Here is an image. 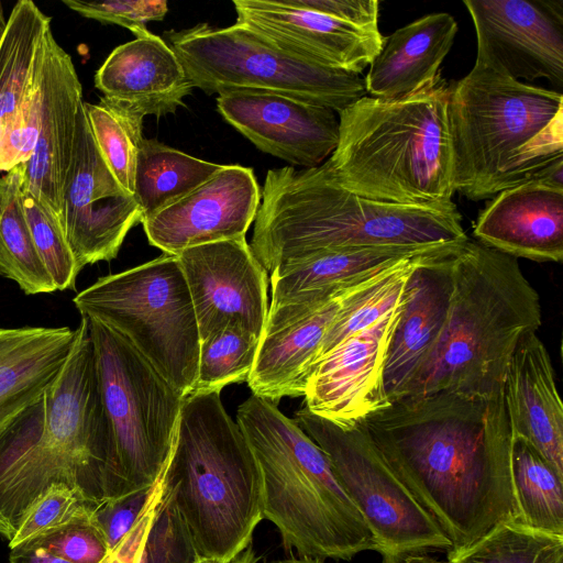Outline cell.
I'll list each match as a JSON object with an SVG mask.
<instances>
[{
  "label": "cell",
  "instance_id": "cell-1",
  "mask_svg": "<svg viewBox=\"0 0 563 563\" xmlns=\"http://www.w3.org/2000/svg\"><path fill=\"white\" fill-rule=\"evenodd\" d=\"M361 422L448 536V552L468 548L499 523L518 521L504 389L487 399L448 391L405 397Z\"/></svg>",
  "mask_w": 563,
  "mask_h": 563
},
{
  "label": "cell",
  "instance_id": "cell-2",
  "mask_svg": "<svg viewBox=\"0 0 563 563\" xmlns=\"http://www.w3.org/2000/svg\"><path fill=\"white\" fill-rule=\"evenodd\" d=\"M467 239L454 203L411 206L373 200L338 184L321 164L267 172L250 246L272 273L324 252L448 245Z\"/></svg>",
  "mask_w": 563,
  "mask_h": 563
},
{
  "label": "cell",
  "instance_id": "cell-3",
  "mask_svg": "<svg viewBox=\"0 0 563 563\" xmlns=\"http://www.w3.org/2000/svg\"><path fill=\"white\" fill-rule=\"evenodd\" d=\"M109 432L88 321L66 363L35 404L0 433V536L12 540L30 506L52 485L107 499Z\"/></svg>",
  "mask_w": 563,
  "mask_h": 563
},
{
  "label": "cell",
  "instance_id": "cell-4",
  "mask_svg": "<svg viewBox=\"0 0 563 563\" xmlns=\"http://www.w3.org/2000/svg\"><path fill=\"white\" fill-rule=\"evenodd\" d=\"M453 187L473 201L529 181L563 187V96L475 60L450 86Z\"/></svg>",
  "mask_w": 563,
  "mask_h": 563
},
{
  "label": "cell",
  "instance_id": "cell-5",
  "mask_svg": "<svg viewBox=\"0 0 563 563\" xmlns=\"http://www.w3.org/2000/svg\"><path fill=\"white\" fill-rule=\"evenodd\" d=\"M449 97L441 76L405 97H363L338 114V145L322 166L338 184L373 200L453 203Z\"/></svg>",
  "mask_w": 563,
  "mask_h": 563
},
{
  "label": "cell",
  "instance_id": "cell-6",
  "mask_svg": "<svg viewBox=\"0 0 563 563\" xmlns=\"http://www.w3.org/2000/svg\"><path fill=\"white\" fill-rule=\"evenodd\" d=\"M540 325V297L518 260L468 238L454 257L442 334L400 398L438 391L490 398L503 389L520 339Z\"/></svg>",
  "mask_w": 563,
  "mask_h": 563
},
{
  "label": "cell",
  "instance_id": "cell-7",
  "mask_svg": "<svg viewBox=\"0 0 563 563\" xmlns=\"http://www.w3.org/2000/svg\"><path fill=\"white\" fill-rule=\"evenodd\" d=\"M262 481V514L300 558L351 560L377 550L322 449L276 402L251 395L236 411Z\"/></svg>",
  "mask_w": 563,
  "mask_h": 563
},
{
  "label": "cell",
  "instance_id": "cell-8",
  "mask_svg": "<svg viewBox=\"0 0 563 563\" xmlns=\"http://www.w3.org/2000/svg\"><path fill=\"white\" fill-rule=\"evenodd\" d=\"M163 478L201 559L227 563L252 543L263 519L261 472L220 391L185 396Z\"/></svg>",
  "mask_w": 563,
  "mask_h": 563
},
{
  "label": "cell",
  "instance_id": "cell-9",
  "mask_svg": "<svg viewBox=\"0 0 563 563\" xmlns=\"http://www.w3.org/2000/svg\"><path fill=\"white\" fill-rule=\"evenodd\" d=\"M86 319L109 432L110 499L155 485L169 457L185 396L120 333Z\"/></svg>",
  "mask_w": 563,
  "mask_h": 563
},
{
  "label": "cell",
  "instance_id": "cell-10",
  "mask_svg": "<svg viewBox=\"0 0 563 563\" xmlns=\"http://www.w3.org/2000/svg\"><path fill=\"white\" fill-rule=\"evenodd\" d=\"M165 35L194 87L208 95L275 93L338 114L367 96L361 74L306 59L241 23H199Z\"/></svg>",
  "mask_w": 563,
  "mask_h": 563
},
{
  "label": "cell",
  "instance_id": "cell-11",
  "mask_svg": "<svg viewBox=\"0 0 563 563\" xmlns=\"http://www.w3.org/2000/svg\"><path fill=\"white\" fill-rule=\"evenodd\" d=\"M73 302L123 338L181 395L196 384L200 335L176 255L99 278Z\"/></svg>",
  "mask_w": 563,
  "mask_h": 563
},
{
  "label": "cell",
  "instance_id": "cell-12",
  "mask_svg": "<svg viewBox=\"0 0 563 563\" xmlns=\"http://www.w3.org/2000/svg\"><path fill=\"white\" fill-rule=\"evenodd\" d=\"M294 421L322 449L342 487L371 529L383 563L452 549L442 529L382 456L363 423L341 426L310 412Z\"/></svg>",
  "mask_w": 563,
  "mask_h": 563
},
{
  "label": "cell",
  "instance_id": "cell-13",
  "mask_svg": "<svg viewBox=\"0 0 563 563\" xmlns=\"http://www.w3.org/2000/svg\"><path fill=\"white\" fill-rule=\"evenodd\" d=\"M142 219L135 198L103 161L82 104L62 209V224L79 266L115 258L125 236Z\"/></svg>",
  "mask_w": 563,
  "mask_h": 563
},
{
  "label": "cell",
  "instance_id": "cell-14",
  "mask_svg": "<svg viewBox=\"0 0 563 563\" xmlns=\"http://www.w3.org/2000/svg\"><path fill=\"white\" fill-rule=\"evenodd\" d=\"M474 24L477 62L521 81L545 78L563 87L561 0H465Z\"/></svg>",
  "mask_w": 563,
  "mask_h": 563
},
{
  "label": "cell",
  "instance_id": "cell-15",
  "mask_svg": "<svg viewBox=\"0 0 563 563\" xmlns=\"http://www.w3.org/2000/svg\"><path fill=\"white\" fill-rule=\"evenodd\" d=\"M187 283L200 342L228 325L262 336L267 316V272L245 238L186 249L176 255Z\"/></svg>",
  "mask_w": 563,
  "mask_h": 563
},
{
  "label": "cell",
  "instance_id": "cell-16",
  "mask_svg": "<svg viewBox=\"0 0 563 563\" xmlns=\"http://www.w3.org/2000/svg\"><path fill=\"white\" fill-rule=\"evenodd\" d=\"M261 198L252 168L223 165L206 183L142 224L151 245L177 255L189 247L245 238Z\"/></svg>",
  "mask_w": 563,
  "mask_h": 563
},
{
  "label": "cell",
  "instance_id": "cell-17",
  "mask_svg": "<svg viewBox=\"0 0 563 563\" xmlns=\"http://www.w3.org/2000/svg\"><path fill=\"white\" fill-rule=\"evenodd\" d=\"M52 19L18 1L0 40V172L26 163L35 146L40 77Z\"/></svg>",
  "mask_w": 563,
  "mask_h": 563
},
{
  "label": "cell",
  "instance_id": "cell-18",
  "mask_svg": "<svg viewBox=\"0 0 563 563\" xmlns=\"http://www.w3.org/2000/svg\"><path fill=\"white\" fill-rule=\"evenodd\" d=\"M400 303L316 363L303 394L310 412L347 426L390 404L384 388V368Z\"/></svg>",
  "mask_w": 563,
  "mask_h": 563
},
{
  "label": "cell",
  "instance_id": "cell-19",
  "mask_svg": "<svg viewBox=\"0 0 563 563\" xmlns=\"http://www.w3.org/2000/svg\"><path fill=\"white\" fill-rule=\"evenodd\" d=\"M217 109L260 151L292 165L317 167L338 145V113L324 107L275 93L232 91L218 96Z\"/></svg>",
  "mask_w": 563,
  "mask_h": 563
},
{
  "label": "cell",
  "instance_id": "cell-20",
  "mask_svg": "<svg viewBox=\"0 0 563 563\" xmlns=\"http://www.w3.org/2000/svg\"><path fill=\"white\" fill-rule=\"evenodd\" d=\"M82 87L70 55L48 33L40 77L38 124L22 188L62 222L65 181L71 164ZM64 228V227H63Z\"/></svg>",
  "mask_w": 563,
  "mask_h": 563
},
{
  "label": "cell",
  "instance_id": "cell-21",
  "mask_svg": "<svg viewBox=\"0 0 563 563\" xmlns=\"http://www.w3.org/2000/svg\"><path fill=\"white\" fill-rule=\"evenodd\" d=\"M378 273L328 299L269 308L246 380L252 394L273 402L303 396L323 336L344 299Z\"/></svg>",
  "mask_w": 563,
  "mask_h": 563
},
{
  "label": "cell",
  "instance_id": "cell-22",
  "mask_svg": "<svg viewBox=\"0 0 563 563\" xmlns=\"http://www.w3.org/2000/svg\"><path fill=\"white\" fill-rule=\"evenodd\" d=\"M464 243L421 257L406 280L384 368L389 402L402 396L442 334L453 290V262Z\"/></svg>",
  "mask_w": 563,
  "mask_h": 563
},
{
  "label": "cell",
  "instance_id": "cell-23",
  "mask_svg": "<svg viewBox=\"0 0 563 563\" xmlns=\"http://www.w3.org/2000/svg\"><path fill=\"white\" fill-rule=\"evenodd\" d=\"M236 23L317 64L362 74L385 37L283 0H234Z\"/></svg>",
  "mask_w": 563,
  "mask_h": 563
},
{
  "label": "cell",
  "instance_id": "cell-24",
  "mask_svg": "<svg viewBox=\"0 0 563 563\" xmlns=\"http://www.w3.org/2000/svg\"><path fill=\"white\" fill-rule=\"evenodd\" d=\"M481 243L516 258H563V187L529 181L501 190L479 213L473 231Z\"/></svg>",
  "mask_w": 563,
  "mask_h": 563
},
{
  "label": "cell",
  "instance_id": "cell-25",
  "mask_svg": "<svg viewBox=\"0 0 563 563\" xmlns=\"http://www.w3.org/2000/svg\"><path fill=\"white\" fill-rule=\"evenodd\" d=\"M95 86L103 97L157 118L184 106L195 88L173 48L147 29L110 53Z\"/></svg>",
  "mask_w": 563,
  "mask_h": 563
},
{
  "label": "cell",
  "instance_id": "cell-26",
  "mask_svg": "<svg viewBox=\"0 0 563 563\" xmlns=\"http://www.w3.org/2000/svg\"><path fill=\"white\" fill-rule=\"evenodd\" d=\"M503 389L512 435L527 440L563 473V405L549 351L537 332L518 342Z\"/></svg>",
  "mask_w": 563,
  "mask_h": 563
},
{
  "label": "cell",
  "instance_id": "cell-27",
  "mask_svg": "<svg viewBox=\"0 0 563 563\" xmlns=\"http://www.w3.org/2000/svg\"><path fill=\"white\" fill-rule=\"evenodd\" d=\"M457 30L451 14L437 12L393 32L369 65L364 78L366 93L378 99H396L433 84L440 77V66Z\"/></svg>",
  "mask_w": 563,
  "mask_h": 563
},
{
  "label": "cell",
  "instance_id": "cell-28",
  "mask_svg": "<svg viewBox=\"0 0 563 563\" xmlns=\"http://www.w3.org/2000/svg\"><path fill=\"white\" fill-rule=\"evenodd\" d=\"M75 339L68 327L0 328V433L43 397Z\"/></svg>",
  "mask_w": 563,
  "mask_h": 563
},
{
  "label": "cell",
  "instance_id": "cell-29",
  "mask_svg": "<svg viewBox=\"0 0 563 563\" xmlns=\"http://www.w3.org/2000/svg\"><path fill=\"white\" fill-rule=\"evenodd\" d=\"M460 244V243H459ZM450 245L379 246L314 254L276 267L271 275L269 308L325 299L401 261Z\"/></svg>",
  "mask_w": 563,
  "mask_h": 563
},
{
  "label": "cell",
  "instance_id": "cell-30",
  "mask_svg": "<svg viewBox=\"0 0 563 563\" xmlns=\"http://www.w3.org/2000/svg\"><path fill=\"white\" fill-rule=\"evenodd\" d=\"M222 167L144 137L137 156L133 192L142 211V221L187 196Z\"/></svg>",
  "mask_w": 563,
  "mask_h": 563
},
{
  "label": "cell",
  "instance_id": "cell-31",
  "mask_svg": "<svg viewBox=\"0 0 563 563\" xmlns=\"http://www.w3.org/2000/svg\"><path fill=\"white\" fill-rule=\"evenodd\" d=\"M510 474L518 521L563 536V473L527 440L512 435Z\"/></svg>",
  "mask_w": 563,
  "mask_h": 563
},
{
  "label": "cell",
  "instance_id": "cell-32",
  "mask_svg": "<svg viewBox=\"0 0 563 563\" xmlns=\"http://www.w3.org/2000/svg\"><path fill=\"white\" fill-rule=\"evenodd\" d=\"M23 164L0 176V275L26 295L56 290L34 246L21 199Z\"/></svg>",
  "mask_w": 563,
  "mask_h": 563
},
{
  "label": "cell",
  "instance_id": "cell-33",
  "mask_svg": "<svg viewBox=\"0 0 563 563\" xmlns=\"http://www.w3.org/2000/svg\"><path fill=\"white\" fill-rule=\"evenodd\" d=\"M96 145L117 181L131 195L143 136L144 115L122 102L101 97L84 102Z\"/></svg>",
  "mask_w": 563,
  "mask_h": 563
},
{
  "label": "cell",
  "instance_id": "cell-34",
  "mask_svg": "<svg viewBox=\"0 0 563 563\" xmlns=\"http://www.w3.org/2000/svg\"><path fill=\"white\" fill-rule=\"evenodd\" d=\"M450 563H563V536L532 529L519 521L499 523L459 552Z\"/></svg>",
  "mask_w": 563,
  "mask_h": 563
},
{
  "label": "cell",
  "instance_id": "cell-35",
  "mask_svg": "<svg viewBox=\"0 0 563 563\" xmlns=\"http://www.w3.org/2000/svg\"><path fill=\"white\" fill-rule=\"evenodd\" d=\"M258 343L260 338L238 325H228L201 341L192 391H221L228 385L246 382Z\"/></svg>",
  "mask_w": 563,
  "mask_h": 563
},
{
  "label": "cell",
  "instance_id": "cell-36",
  "mask_svg": "<svg viewBox=\"0 0 563 563\" xmlns=\"http://www.w3.org/2000/svg\"><path fill=\"white\" fill-rule=\"evenodd\" d=\"M21 199L34 246L56 290L74 289L82 268L71 252L62 222L23 188Z\"/></svg>",
  "mask_w": 563,
  "mask_h": 563
},
{
  "label": "cell",
  "instance_id": "cell-37",
  "mask_svg": "<svg viewBox=\"0 0 563 563\" xmlns=\"http://www.w3.org/2000/svg\"><path fill=\"white\" fill-rule=\"evenodd\" d=\"M200 560L192 536L164 487L139 563H199Z\"/></svg>",
  "mask_w": 563,
  "mask_h": 563
},
{
  "label": "cell",
  "instance_id": "cell-38",
  "mask_svg": "<svg viewBox=\"0 0 563 563\" xmlns=\"http://www.w3.org/2000/svg\"><path fill=\"white\" fill-rule=\"evenodd\" d=\"M97 505L78 489L64 484L49 486L27 509L9 548L78 519L91 517Z\"/></svg>",
  "mask_w": 563,
  "mask_h": 563
},
{
  "label": "cell",
  "instance_id": "cell-39",
  "mask_svg": "<svg viewBox=\"0 0 563 563\" xmlns=\"http://www.w3.org/2000/svg\"><path fill=\"white\" fill-rule=\"evenodd\" d=\"M19 545L47 550L71 563H100L110 552L92 516L38 534Z\"/></svg>",
  "mask_w": 563,
  "mask_h": 563
},
{
  "label": "cell",
  "instance_id": "cell-40",
  "mask_svg": "<svg viewBox=\"0 0 563 563\" xmlns=\"http://www.w3.org/2000/svg\"><path fill=\"white\" fill-rule=\"evenodd\" d=\"M63 3L87 19L120 25L134 35L146 30L148 22L162 21L168 11L165 0H63Z\"/></svg>",
  "mask_w": 563,
  "mask_h": 563
},
{
  "label": "cell",
  "instance_id": "cell-41",
  "mask_svg": "<svg viewBox=\"0 0 563 563\" xmlns=\"http://www.w3.org/2000/svg\"><path fill=\"white\" fill-rule=\"evenodd\" d=\"M156 485L157 482L150 488L106 499L97 506L92 519L102 531L110 551L143 515L155 494Z\"/></svg>",
  "mask_w": 563,
  "mask_h": 563
},
{
  "label": "cell",
  "instance_id": "cell-42",
  "mask_svg": "<svg viewBox=\"0 0 563 563\" xmlns=\"http://www.w3.org/2000/svg\"><path fill=\"white\" fill-rule=\"evenodd\" d=\"M286 4L314 11L356 27L377 32L379 2L376 0H283Z\"/></svg>",
  "mask_w": 563,
  "mask_h": 563
},
{
  "label": "cell",
  "instance_id": "cell-43",
  "mask_svg": "<svg viewBox=\"0 0 563 563\" xmlns=\"http://www.w3.org/2000/svg\"><path fill=\"white\" fill-rule=\"evenodd\" d=\"M163 492L164 484L163 481L159 479L155 494L143 515L100 563H139L144 539Z\"/></svg>",
  "mask_w": 563,
  "mask_h": 563
},
{
  "label": "cell",
  "instance_id": "cell-44",
  "mask_svg": "<svg viewBox=\"0 0 563 563\" xmlns=\"http://www.w3.org/2000/svg\"><path fill=\"white\" fill-rule=\"evenodd\" d=\"M10 563H71L68 562L47 550L41 548H30L25 545H18L10 549L9 555Z\"/></svg>",
  "mask_w": 563,
  "mask_h": 563
},
{
  "label": "cell",
  "instance_id": "cell-45",
  "mask_svg": "<svg viewBox=\"0 0 563 563\" xmlns=\"http://www.w3.org/2000/svg\"><path fill=\"white\" fill-rule=\"evenodd\" d=\"M257 561L258 558L255 555V552L251 543L227 563H256Z\"/></svg>",
  "mask_w": 563,
  "mask_h": 563
},
{
  "label": "cell",
  "instance_id": "cell-46",
  "mask_svg": "<svg viewBox=\"0 0 563 563\" xmlns=\"http://www.w3.org/2000/svg\"><path fill=\"white\" fill-rule=\"evenodd\" d=\"M396 563H441L424 553L421 554H409L400 560H398Z\"/></svg>",
  "mask_w": 563,
  "mask_h": 563
},
{
  "label": "cell",
  "instance_id": "cell-47",
  "mask_svg": "<svg viewBox=\"0 0 563 563\" xmlns=\"http://www.w3.org/2000/svg\"><path fill=\"white\" fill-rule=\"evenodd\" d=\"M265 563H324V560L314 558L290 556L286 559L266 561Z\"/></svg>",
  "mask_w": 563,
  "mask_h": 563
},
{
  "label": "cell",
  "instance_id": "cell-48",
  "mask_svg": "<svg viewBox=\"0 0 563 563\" xmlns=\"http://www.w3.org/2000/svg\"><path fill=\"white\" fill-rule=\"evenodd\" d=\"M5 26H7V19L4 16L2 2L0 1V40L4 33Z\"/></svg>",
  "mask_w": 563,
  "mask_h": 563
},
{
  "label": "cell",
  "instance_id": "cell-49",
  "mask_svg": "<svg viewBox=\"0 0 563 563\" xmlns=\"http://www.w3.org/2000/svg\"><path fill=\"white\" fill-rule=\"evenodd\" d=\"M199 563H222V562L213 561V560H206V559H201V560L199 561Z\"/></svg>",
  "mask_w": 563,
  "mask_h": 563
},
{
  "label": "cell",
  "instance_id": "cell-50",
  "mask_svg": "<svg viewBox=\"0 0 563 563\" xmlns=\"http://www.w3.org/2000/svg\"><path fill=\"white\" fill-rule=\"evenodd\" d=\"M441 563H450V562L446 561V562H441Z\"/></svg>",
  "mask_w": 563,
  "mask_h": 563
}]
</instances>
